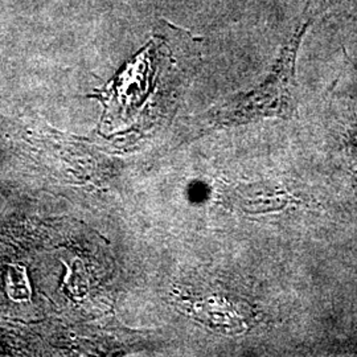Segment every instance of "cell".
I'll return each instance as SVG.
<instances>
[{"label":"cell","instance_id":"obj_1","mask_svg":"<svg viewBox=\"0 0 357 357\" xmlns=\"http://www.w3.org/2000/svg\"><path fill=\"white\" fill-rule=\"evenodd\" d=\"M6 286L8 295L15 291L11 295L13 301H24L26 298L28 299L31 296L26 270L22 266H10L6 278Z\"/></svg>","mask_w":357,"mask_h":357}]
</instances>
